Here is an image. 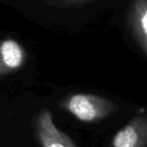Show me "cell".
Instances as JSON below:
<instances>
[{
	"label": "cell",
	"instance_id": "6da1fadb",
	"mask_svg": "<svg viewBox=\"0 0 147 147\" xmlns=\"http://www.w3.org/2000/svg\"><path fill=\"white\" fill-rule=\"evenodd\" d=\"M59 106L83 123L100 122L119 110L114 101L92 93H76L63 97Z\"/></svg>",
	"mask_w": 147,
	"mask_h": 147
},
{
	"label": "cell",
	"instance_id": "7a4b0ae2",
	"mask_svg": "<svg viewBox=\"0 0 147 147\" xmlns=\"http://www.w3.org/2000/svg\"><path fill=\"white\" fill-rule=\"evenodd\" d=\"M34 134L40 147H78L71 136L55 125L51 111L41 109L34 119Z\"/></svg>",
	"mask_w": 147,
	"mask_h": 147
},
{
	"label": "cell",
	"instance_id": "3957f363",
	"mask_svg": "<svg viewBox=\"0 0 147 147\" xmlns=\"http://www.w3.org/2000/svg\"><path fill=\"white\" fill-rule=\"evenodd\" d=\"M109 147H147V112L140 109L113 136Z\"/></svg>",
	"mask_w": 147,
	"mask_h": 147
},
{
	"label": "cell",
	"instance_id": "277c9868",
	"mask_svg": "<svg viewBox=\"0 0 147 147\" xmlns=\"http://www.w3.org/2000/svg\"><path fill=\"white\" fill-rule=\"evenodd\" d=\"M27 61V51L18 40L0 39V78L19 71Z\"/></svg>",
	"mask_w": 147,
	"mask_h": 147
},
{
	"label": "cell",
	"instance_id": "8992f818",
	"mask_svg": "<svg viewBox=\"0 0 147 147\" xmlns=\"http://www.w3.org/2000/svg\"><path fill=\"white\" fill-rule=\"evenodd\" d=\"M43 2L51 6H77L86 4L96 0H42Z\"/></svg>",
	"mask_w": 147,
	"mask_h": 147
},
{
	"label": "cell",
	"instance_id": "52a82bcc",
	"mask_svg": "<svg viewBox=\"0 0 147 147\" xmlns=\"http://www.w3.org/2000/svg\"><path fill=\"white\" fill-rule=\"evenodd\" d=\"M146 55H147V53H146Z\"/></svg>",
	"mask_w": 147,
	"mask_h": 147
},
{
	"label": "cell",
	"instance_id": "5b68a950",
	"mask_svg": "<svg viewBox=\"0 0 147 147\" xmlns=\"http://www.w3.org/2000/svg\"><path fill=\"white\" fill-rule=\"evenodd\" d=\"M127 20L135 40L147 53V0H132Z\"/></svg>",
	"mask_w": 147,
	"mask_h": 147
}]
</instances>
